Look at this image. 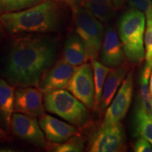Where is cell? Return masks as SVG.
Wrapping results in <instances>:
<instances>
[{"label":"cell","mask_w":152,"mask_h":152,"mask_svg":"<svg viewBox=\"0 0 152 152\" xmlns=\"http://www.w3.org/2000/svg\"><path fill=\"white\" fill-rule=\"evenodd\" d=\"M57 42L48 36L25 35L17 37L6 56L3 74L14 87H36L54 64Z\"/></svg>","instance_id":"obj_1"},{"label":"cell","mask_w":152,"mask_h":152,"mask_svg":"<svg viewBox=\"0 0 152 152\" xmlns=\"http://www.w3.org/2000/svg\"><path fill=\"white\" fill-rule=\"evenodd\" d=\"M59 14L54 0H45L30 8L0 16V23L9 34L47 33L59 27Z\"/></svg>","instance_id":"obj_2"},{"label":"cell","mask_w":152,"mask_h":152,"mask_svg":"<svg viewBox=\"0 0 152 152\" xmlns=\"http://www.w3.org/2000/svg\"><path fill=\"white\" fill-rule=\"evenodd\" d=\"M144 30L145 16L138 9H129L120 18L119 37L125 56L132 64H140L144 57Z\"/></svg>","instance_id":"obj_3"},{"label":"cell","mask_w":152,"mask_h":152,"mask_svg":"<svg viewBox=\"0 0 152 152\" xmlns=\"http://www.w3.org/2000/svg\"><path fill=\"white\" fill-rule=\"evenodd\" d=\"M44 106L47 111L77 127L83 128L90 121V114L86 106L63 89L45 93Z\"/></svg>","instance_id":"obj_4"},{"label":"cell","mask_w":152,"mask_h":152,"mask_svg":"<svg viewBox=\"0 0 152 152\" xmlns=\"http://www.w3.org/2000/svg\"><path fill=\"white\" fill-rule=\"evenodd\" d=\"M71 7L75 33L84 43L89 59H98L105 35L103 25L84 6Z\"/></svg>","instance_id":"obj_5"},{"label":"cell","mask_w":152,"mask_h":152,"mask_svg":"<svg viewBox=\"0 0 152 152\" xmlns=\"http://www.w3.org/2000/svg\"><path fill=\"white\" fill-rule=\"evenodd\" d=\"M66 90L90 109L94 107V83L92 64L77 66L68 81Z\"/></svg>","instance_id":"obj_6"},{"label":"cell","mask_w":152,"mask_h":152,"mask_svg":"<svg viewBox=\"0 0 152 152\" xmlns=\"http://www.w3.org/2000/svg\"><path fill=\"white\" fill-rule=\"evenodd\" d=\"M125 134L121 122L102 127L90 138L87 151L91 152H120L126 151Z\"/></svg>","instance_id":"obj_7"},{"label":"cell","mask_w":152,"mask_h":152,"mask_svg":"<svg viewBox=\"0 0 152 152\" xmlns=\"http://www.w3.org/2000/svg\"><path fill=\"white\" fill-rule=\"evenodd\" d=\"M134 80L132 72L126 75L113 102L106 109L102 127L117 124L124 118L132 102Z\"/></svg>","instance_id":"obj_8"},{"label":"cell","mask_w":152,"mask_h":152,"mask_svg":"<svg viewBox=\"0 0 152 152\" xmlns=\"http://www.w3.org/2000/svg\"><path fill=\"white\" fill-rule=\"evenodd\" d=\"M10 125L18 137L37 147H46L45 134L35 117L16 112L11 116Z\"/></svg>","instance_id":"obj_9"},{"label":"cell","mask_w":152,"mask_h":152,"mask_svg":"<svg viewBox=\"0 0 152 152\" xmlns=\"http://www.w3.org/2000/svg\"><path fill=\"white\" fill-rule=\"evenodd\" d=\"M42 92L33 87H18L15 92L14 111L33 117L45 113Z\"/></svg>","instance_id":"obj_10"},{"label":"cell","mask_w":152,"mask_h":152,"mask_svg":"<svg viewBox=\"0 0 152 152\" xmlns=\"http://www.w3.org/2000/svg\"><path fill=\"white\" fill-rule=\"evenodd\" d=\"M76 68L64 59L58 61L45 73L38 87L44 94L66 88Z\"/></svg>","instance_id":"obj_11"},{"label":"cell","mask_w":152,"mask_h":152,"mask_svg":"<svg viewBox=\"0 0 152 152\" xmlns=\"http://www.w3.org/2000/svg\"><path fill=\"white\" fill-rule=\"evenodd\" d=\"M100 51L101 61L108 67H117L125 62L124 49L113 28L106 30Z\"/></svg>","instance_id":"obj_12"},{"label":"cell","mask_w":152,"mask_h":152,"mask_svg":"<svg viewBox=\"0 0 152 152\" xmlns=\"http://www.w3.org/2000/svg\"><path fill=\"white\" fill-rule=\"evenodd\" d=\"M39 124L45 133V137L53 143H61L72 136L78 134L77 129L73 125L47 114L44 113L39 117Z\"/></svg>","instance_id":"obj_13"},{"label":"cell","mask_w":152,"mask_h":152,"mask_svg":"<svg viewBox=\"0 0 152 152\" xmlns=\"http://www.w3.org/2000/svg\"><path fill=\"white\" fill-rule=\"evenodd\" d=\"M129 69L130 66L126 62L117 67L111 68L104 82L99 107L102 111L106 110L109 106L120 85L123 83L125 77L128 75Z\"/></svg>","instance_id":"obj_14"},{"label":"cell","mask_w":152,"mask_h":152,"mask_svg":"<svg viewBox=\"0 0 152 152\" xmlns=\"http://www.w3.org/2000/svg\"><path fill=\"white\" fill-rule=\"evenodd\" d=\"M63 59L72 66H79L89 59L84 43L79 36L71 35L67 38L64 47Z\"/></svg>","instance_id":"obj_15"},{"label":"cell","mask_w":152,"mask_h":152,"mask_svg":"<svg viewBox=\"0 0 152 152\" xmlns=\"http://www.w3.org/2000/svg\"><path fill=\"white\" fill-rule=\"evenodd\" d=\"M15 92L13 85L0 77V111L4 121L7 126L11 123V116L14 111Z\"/></svg>","instance_id":"obj_16"},{"label":"cell","mask_w":152,"mask_h":152,"mask_svg":"<svg viewBox=\"0 0 152 152\" xmlns=\"http://www.w3.org/2000/svg\"><path fill=\"white\" fill-rule=\"evenodd\" d=\"M93 69L94 83V109L97 111L99 109L101 99L103 92L104 82L109 73L111 68L98 61L97 59L91 61Z\"/></svg>","instance_id":"obj_17"},{"label":"cell","mask_w":152,"mask_h":152,"mask_svg":"<svg viewBox=\"0 0 152 152\" xmlns=\"http://www.w3.org/2000/svg\"><path fill=\"white\" fill-rule=\"evenodd\" d=\"M135 134L152 144V115L138 105L134 115Z\"/></svg>","instance_id":"obj_18"},{"label":"cell","mask_w":152,"mask_h":152,"mask_svg":"<svg viewBox=\"0 0 152 152\" xmlns=\"http://www.w3.org/2000/svg\"><path fill=\"white\" fill-rule=\"evenodd\" d=\"M83 6L101 22L109 21L113 14L112 0H84Z\"/></svg>","instance_id":"obj_19"},{"label":"cell","mask_w":152,"mask_h":152,"mask_svg":"<svg viewBox=\"0 0 152 152\" xmlns=\"http://www.w3.org/2000/svg\"><path fill=\"white\" fill-rule=\"evenodd\" d=\"M85 138L79 134L72 136L66 141L61 143L47 144L46 147L49 151L56 152H80L84 150Z\"/></svg>","instance_id":"obj_20"},{"label":"cell","mask_w":152,"mask_h":152,"mask_svg":"<svg viewBox=\"0 0 152 152\" xmlns=\"http://www.w3.org/2000/svg\"><path fill=\"white\" fill-rule=\"evenodd\" d=\"M43 1L45 0H0V14L23 10Z\"/></svg>","instance_id":"obj_21"},{"label":"cell","mask_w":152,"mask_h":152,"mask_svg":"<svg viewBox=\"0 0 152 152\" xmlns=\"http://www.w3.org/2000/svg\"><path fill=\"white\" fill-rule=\"evenodd\" d=\"M147 29H146L144 42H145L146 64L152 66V11L146 14Z\"/></svg>","instance_id":"obj_22"},{"label":"cell","mask_w":152,"mask_h":152,"mask_svg":"<svg viewBox=\"0 0 152 152\" xmlns=\"http://www.w3.org/2000/svg\"><path fill=\"white\" fill-rule=\"evenodd\" d=\"M132 8L145 13V14L152 11V5L150 0H128Z\"/></svg>","instance_id":"obj_23"},{"label":"cell","mask_w":152,"mask_h":152,"mask_svg":"<svg viewBox=\"0 0 152 152\" xmlns=\"http://www.w3.org/2000/svg\"><path fill=\"white\" fill-rule=\"evenodd\" d=\"M133 149L135 152H152L151 144L144 138H139L134 144Z\"/></svg>","instance_id":"obj_24"},{"label":"cell","mask_w":152,"mask_h":152,"mask_svg":"<svg viewBox=\"0 0 152 152\" xmlns=\"http://www.w3.org/2000/svg\"><path fill=\"white\" fill-rule=\"evenodd\" d=\"M113 4L115 9H118L121 7L124 3V0H112Z\"/></svg>","instance_id":"obj_25"},{"label":"cell","mask_w":152,"mask_h":152,"mask_svg":"<svg viewBox=\"0 0 152 152\" xmlns=\"http://www.w3.org/2000/svg\"><path fill=\"white\" fill-rule=\"evenodd\" d=\"M61 1H64V2L67 4H69L71 6H73L74 4H76L79 2V1H80L81 0H61Z\"/></svg>","instance_id":"obj_26"},{"label":"cell","mask_w":152,"mask_h":152,"mask_svg":"<svg viewBox=\"0 0 152 152\" xmlns=\"http://www.w3.org/2000/svg\"><path fill=\"white\" fill-rule=\"evenodd\" d=\"M149 91H150V94H151V97H152V73L151 74V79H150Z\"/></svg>","instance_id":"obj_27"},{"label":"cell","mask_w":152,"mask_h":152,"mask_svg":"<svg viewBox=\"0 0 152 152\" xmlns=\"http://www.w3.org/2000/svg\"><path fill=\"white\" fill-rule=\"evenodd\" d=\"M6 137V133L2 129L0 128V138H4Z\"/></svg>","instance_id":"obj_28"},{"label":"cell","mask_w":152,"mask_h":152,"mask_svg":"<svg viewBox=\"0 0 152 152\" xmlns=\"http://www.w3.org/2000/svg\"><path fill=\"white\" fill-rule=\"evenodd\" d=\"M150 2H151V5H152V0H150Z\"/></svg>","instance_id":"obj_29"}]
</instances>
